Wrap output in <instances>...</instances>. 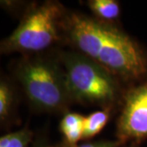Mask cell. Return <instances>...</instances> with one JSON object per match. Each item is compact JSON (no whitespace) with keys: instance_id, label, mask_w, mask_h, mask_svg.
I'll return each instance as SVG.
<instances>
[{"instance_id":"obj_1","label":"cell","mask_w":147,"mask_h":147,"mask_svg":"<svg viewBox=\"0 0 147 147\" xmlns=\"http://www.w3.org/2000/svg\"><path fill=\"white\" fill-rule=\"evenodd\" d=\"M63 36L77 52L125 83L147 79V53L125 32L111 24L75 11L66 12Z\"/></svg>"},{"instance_id":"obj_2","label":"cell","mask_w":147,"mask_h":147,"mask_svg":"<svg viewBox=\"0 0 147 147\" xmlns=\"http://www.w3.org/2000/svg\"><path fill=\"white\" fill-rule=\"evenodd\" d=\"M72 102L113 109L122 104L125 92L115 74L79 52L61 54Z\"/></svg>"},{"instance_id":"obj_3","label":"cell","mask_w":147,"mask_h":147,"mask_svg":"<svg viewBox=\"0 0 147 147\" xmlns=\"http://www.w3.org/2000/svg\"><path fill=\"white\" fill-rule=\"evenodd\" d=\"M15 77L35 110L61 113L72 103L60 60L26 57L16 65Z\"/></svg>"},{"instance_id":"obj_4","label":"cell","mask_w":147,"mask_h":147,"mask_svg":"<svg viewBox=\"0 0 147 147\" xmlns=\"http://www.w3.org/2000/svg\"><path fill=\"white\" fill-rule=\"evenodd\" d=\"M67 10L58 1L34 4L25 12L20 24L0 45L1 53H42L60 40Z\"/></svg>"},{"instance_id":"obj_5","label":"cell","mask_w":147,"mask_h":147,"mask_svg":"<svg viewBox=\"0 0 147 147\" xmlns=\"http://www.w3.org/2000/svg\"><path fill=\"white\" fill-rule=\"evenodd\" d=\"M117 119L116 137L122 145L147 138V79L125 92Z\"/></svg>"},{"instance_id":"obj_6","label":"cell","mask_w":147,"mask_h":147,"mask_svg":"<svg viewBox=\"0 0 147 147\" xmlns=\"http://www.w3.org/2000/svg\"><path fill=\"white\" fill-rule=\"evenodd\" d=\"M84 119L79 113L67 112L60 123V131L63 135L64 142L70 145H76L83 140Z\"/></svg>"},{"instance_id":"obj_7","label":"cell","mask_w":147,"mask_h":147,"mask_svg":"<svg viewBox=\"0 0 147 147\" xmlns=\"http://www.w3.org/2000/svg\"><path fill=\"white\" fill-rule=\"evenodd\" d=\"M88 7L95 18L104 23L115 25L120 16V4L116 0H89Z\"/></svg>"},{"instance_id":"obj_8","label":"cell","mask_w":147,"mask_h":147,"mask_svg":"<svg viewBox=\"0 0 147 147\" xmlns=\"http://www.w3.org/2000/svg\"><path fill=\"white\" fill-rule=\"evenodd\" d=\"M16 92L9 80L2 77L0 81V122L5 124L14 115L16 105Z\"/></svg>"},{"instance_id":"obj_9","label":"cell","mask_w":147,"mask_h":147,"mask_svg":"<svg viewBox=\"0 0 147 147\" xmlns=\"http://www.w3.org/2000/svg\"><path fill=\"white\" fill-rule=\"evenodd\" d=\"M112 109L106 108L96 110L89 114L84 119V130L83 140H89L103 130L110 120Z\"/></svg>"},{"instance_id":"obj_10","label":"cell","mask_w":147,"mask_h":147,"mask_svg":"<svg viewBox=\"0 0 147 147\" xmlns=\"http://www.w3.org/2000/svg\"><path fill=\"white\" fill-rule=\"evenodd\" d=\"M34 133L28 127L9 132L0 137V147H32Z\"/></svg>"},{"instance_id":"obj_11","label":"cell","mask_w":147,"mask_h":147,"mask_svg":"<svg viewBox=\"0 0 147 147\" xmlns=\"http://www.w3.org/2000/svg\"><path fill=\"white\" fill-rule=\"evenodd\" d=\"M123 145L118 140L111 141V140H99L94 142H87L76 144V145H70L65 142H62L57 144V146L53 147H120Z\"/></svg>"},{"instance_id":"obj_12","label":"cell","mask_w":147,"mask_h":147,"mask_svg":"<svg viewBox=\"0 0 147 147\" xmlns=\"http://www.w3.org/2000/svg\"><path fill=\"white\" fill-rule=\"evenodd\" d=\"M32 147H53L50 146L49 142H47V139L45 137H38L34 141L33 143V146Z\"/></svg>"},{"instance_id":"obj_13","label":"cell","mask_w":147,"mask_h":147,"mask_svg":"<svg viewBox=\"0 0 147 147\" xmlns=\"http://www.w3.org/2000/svg\"><path fill=\"white\" fill-rule=\"evenodd\" d=\"M120 147H139V144H137V143H129V145H123L122 146Z\"/></svg>"}]
</instances>
